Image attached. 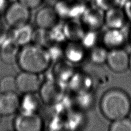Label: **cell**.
<instances>
[{"label":"cell","instance_id":"obj_21","mask_svg":"<svg viewBox=\"0 0 131 131\" xmlns=\"http://www.w3.org/2000/svg\"><path fill=\"white\" fill-rule=\"evenodd\" d=\"M21 105L25 112H35L38 108L39 101L33 95V93L26 94L22 102H21Z\"/></svg>","mask_w":131,"mask_h":131},{"label":"cell","instance_id":"obj_12","mask_svg":"<svg viewBox=\"0 0 131 131\" xmlns=\"http://www.w3.org/2000/svg\"><path fill=\"white\" fill-rule=\"evenodd\" d=\"M20 45L13 38H8L0 46V58L2 61L8 64L17 62L20 53Z\"/></svg>","mask_w":131,"mask_h":131},{"label":"cell","instance_id":"obj_8","mask_svg":"<svg viewBox=\"0 0 131 131\" xmlns=\"http://www.w3.org/2000/svg\"><path fill=\"white\" fill-rule=\"evenodd\" d=\"M109 67L116 72H123L129 69V56L123 49L110 50L106 62Z\"/></svg>","mask_w":131,"mask_h":131},{"label":"cell","instance_id":"obj_32","mask_svg":"<svg viewBox=\"0 0 131 131\" xmlns=\"http://www.w3.org/2000/svg\"><path fill=\"white\" fill-rule=\"evenodd\" d=\"M1 116L0 115V124H1Z\"/></svg>","mask_w":131,"mask_h":131},{"label":"cell","instance_id":"obj_28","mask_svg":"<svg viewBox=\"0 0 131 131\" xmlns=\"http://www.w3.org/2000/svg\"><path fill=\"white\" fill-rule=\"evenodd\" d=\"M8 8L6 5V0H0V12L2 10H6Z\"/></svg>","mask_w":131,"mask_h":131},{"label":"cell","instance_id":"obj_27","mask_svg":"<svg viewBox=\"0 0 131 131\" xmlns=\"http://www.w3.org/2000/svg\"><path fill=\"white\" fill-rule=\"evenodd\" d=\"M124 4V10L125 12L128 20L131 21V0H128Z\"/></svg>","mask_w":131,"mask_h":131},{"label":"cell","instance_id":"obj_1","mask_svg":"<svg viewBox=\"0 0 131 131\" xmlns=\"http://www.w3.org/2000/svg\"><path fill=\"white\" fill-rule=\"evenodd\" d=\"M100 106L103 115L113 121L128 116L131 111V101L124 91L112 89L102 95Z\"/></svg>","mask_w":131,"mask_h":131},{"label":"cell","instance_id":"obj_16","mask_svg":"<svg viewBox=\"0 0 131 131\" xmlns=\"http://www.w3.org/2000/svg\"><path fill=\"white\" fill-rule=\"evenodd\" d=\"M86 50L80 41H71L64 49V54L70 63H79L85 58Z\"/></svg>","mask_w":131,"mask_h":131},{"label":"cell","instance_id":"obj_20","mask_svg":"<svg viewBox=\"0 0 131 131\" xmlns=\"http://www.w3.org/2000/svg\"><path fill=\"white\" fill-rule=\"evenodd\" d=\"M98 31H86L81 43L86 49H90L98 45L99 39Z\"/></svg>","mask_w":131,"mask_h":131},{"label":"cell","instance_id":"obj_4","mask_svg":"<svg viewBox=\"0 0 131 131\" xmlns=\"http://www.w3.org/2000/svg\"><path fill=\"white\" fill-rule=\"evenodd\" d=\"M105 13L96 5L87 7L81 16L86 31H98L105 24Z\"/></svg>","mask_w":131,"mask_h":131},{"label":"cell","instance_id":"obj_3","mask_svg":"<svg viewBox=\"0 0 131 131\" xmlns=\"http://www.w3.org/2000/svg\"><path fill=\"white\" fill-rule=\"evenodd\" d=\"M30 17V9L19 1L14 2L8 6L5 12L6 22L13 28L28 24Z\"/></svg>","mask_w":131,"mask_h":131},{"label":"cell","instance_id":"obj_26","mask_svg":"<svg viewBox=\"0 0 131 131\" xmlns=\"http://www.w3.org/2000/svg\"><path fill=\"white\" fill-rule=\"evenodd\" d=\"M44 0H18L20 3L29 9H34L40 6Z\"/></svg>","mask_w":131,"mask_h":131},{"label":"cell","instance_id":"obj_29","mask_svg":"<svg viewBox=\"0 0 131 131\" xmlns=\"http://www.w3.org/2000/svg\"><path fill=\"white\" fill-rule=\"evenodd\" d=\"M129 69L131 70V55L129 56Z\"/></svg>","mask_w":131,"mask_h":131},{"label":"cell","instance_id":"obj_23","mask_svg":"<svg viewBox=\"0 0 131 131\" xmlns=\"http://www.w3.org/2000/svg\"><path fill=\"white\" fill-rule=\"evenodd\" d=\"M93 94L90 92L83 93L81 94H77L76 104L79 109L81 110H87L90 109L93 104Z\"/></svg>","mask_w":131,"mask_h":131},{"label":"cell","instance_id":"obj_11","mask_svg":"<svg viewBox=\"0 0 131 131\" xmlns=\"http://www.w3.org/2000/svg\"><path fill=\"white\" fill-rule=\"evenodd\" d=\"M21 106V101L15 92L2 93L0 95V115L8 116L15 114Z\"/></svg>","mask_w":131,"mask_h":131},{"label":"cell","instance_id":"obj_14","mask_svg":"<svg viewBox=\"0 0 131 131\" xmlns=\"http://www.w3.org/2000/svg\"><path fill=\"white\" fill-rule=\"evenodd\" d=\"M70 86L76 94L90 92L93 86V81L89 75L84 72L74 73L70 79Z\"/></svg>","mask_w":131,"mask_h":131},{"label":"cell","instance_id":"obj_24","mask_svg":"<svg viewBox=\"0 0 131 131\" xmlns=\"http://www.w3.org/2000/svg\"><path fill=\"white\" fill-rule=\"evenodd\" d=\"M109 130L111 131H131V120L127 117L112 121Z\"/></svg>","mask_w":131,"mask_h":131},{"label":"cell","instance_id":"obj_30","mask_svg":"<svg viewBox=\"0 0 131 131\" xmlns=\"http://www.w3.org/2000/svg\"><path fill=\"white\" fill-rule=\"evenodd\" d=\"M129 39H130V43H131V31H130V34H129Z\"/></svg>","mask_w":131,"mask_h":131},{"label":"cell","instance_id":"obj_19","mask_svg":"<svg viewBox=\"0 0 131 131\" xmlns=\"http://www.w3.org/2000/svg\"><path fill=\"white\" fill-rule=\"evenodd\" d=\"M107 49L104 46H95L90 49V57L91 60L96 64H101L106 62L107 55Z\"/></svg>","mask_w":131,"mask_h":131},{"label":"cell","instance_id":"obj_22","mask_svg":"<svg viewBox=\"0 0 131 131\" xmlns=\"http://www.w3.org/2000/svg\"><path fill=\"white\" fill-rule=\"evenodd\" d=\"M17 90L16 78L11 75H6L0 81V92L1 93L15 92Z\"/></svg>","mask_w":131,"mask_h":131},{"label":"cell","instance_id":"obj_31","mask_svg":"<svg viewBox=\"0 0 131 131\" xmlns=\"http://www.w3.org/2000/svg\"><path fill=\"white\" fill-rule=\"evenodd\" d=\"M128 1V0H121V1H122V2H124H124H125L126 1Z\"/></svg>","mask_w":131,"mask_h":131},{"label":"cell","instance_id":"obj_15","mask_svg":"<svg viewBox=\"0 0 131 131\" xmlns=\"http://www.w3.org/2000/svg\"><path fill=\"white\" fill-rule=\"evenodd\" d=\"M86 32L81 21L72 20L64 25V36L70 41H81Z\"/></svg>","mask_w":131,"mask_h":131},{"label":"cell","instance_id":"obj_5","mask_svg":"<svg viewBox=\"0 0 131 131\" xmlns=\"http://www.w3.org/2000/svg\"><path fill=\"white\" fill-rule=\"evenodd\" d=\"M14 127L18 131H40L43 128V121L36 112H24L16 117Z\"/></svg>","mask_w":131,"mask_h":131},{"label":"cell","instance_id":"obj_17","mask_svg":"<svg viewBox=\"0 0 131 131\" xmlns=\"http://www.w3.org/2000/svg\"><path fill=\"white\" fill-rule=\"evenodd\" d=\"M15 29L12 38L20 46H25L28 44L32 39L34 32L31 27L28 25L16 28Z\"/></svg>","mask_w":131,"mask_h":131},{"label":"cell","instance_id":"obj_2","mask_svg":"<svg viewBox=\"0 0 131 131\" xmlns=\"http://www.w3.org/2000/svg\"><path fill=\"white\" fill-rule=\"evenodd\" d=\"M52 58L38 44H27L20 50L17 62L23 71L39 74L48 69Z\"/></svg>","mask_w":131,"mask_h":131},{"label":"cell","instance_id":"obj_18","mask_svg":"<svg viewBox=\"0 0 131 131\" xmlns=\"http://www.w3.org/2000/svg\"><path fill=\"white\" fill-rule=\"evenodd\" d=\"M56 75L59 81H69L74 74V69L70 62H60L56 66Z\"/></svg>","mask_w":131,"mask_h":131},{"label":"cell","instance_id":"obj_25","mask_svg":"<svg viewBox=\"0 0 131 131\" xmlns=\"http://www.w3.org/2000/svg\"><path fill=\"white\" fill-rule=\"evenodd\" d=\"M95 5L105 12L109 9L119 7L122 1L121 0H95Z\"/></svg>","mask_w":131,"mask_h":131},{"label":"cell","instance_id":"obj_10","mask_svg":"<svg viewBox=\"0 0 131 131\" xmlns=\"http://www.w3.org/2000/svg\"><path fill=\"white\" fill-rule=\"evenodd\" d=\"M127 36L122 29H109L102 36V42L107 50L122 48L125 44Z\"/></svg>","mask_w":131,"mask_h":131},{"label":"cell","instance_id":"obj_6","mask_svg":"<svg viewBox=\"0 0 131 131\" xmlns=\"http://www.w3.org/2000/svg\"><path fill=\"white\" fill-rule=\"evenodd\" d=\"M40 94L44 104L54 105L59 102L62 98L63 89L59 81L49 80L41 85Z\"/></svg>","mask_w":131,"mask_h":131},{"label":"cell","instance_id":"obj_7","mask_svg":"<svg viewBox=\"0 0 131 131\" xmlns=\"http://www.w3.org/2000/svg\"><path fill=\"white\" fill-rule=\"evenodd\" d=\"M17 89L24 94H31L37 92L41 86L38 74L23 71L16 78Z\"/></svg>","mask_w":131,"mask_h":131},{"label":"cell","instance_id":"obj_9","mask_svg":"<svg viewBox=\"0 0 131 131\" xmlns=\"http://www.w3.org/2000/svg\"><path fill=\"white\" fill-rule=\"evenodd\" d=\"M59 17V16L55 9L46 6L37 12L35 16V23L40 29L50 30L58 24Z\"/></svg>","mask_w":131,"mask_h":131},{"label":"cell","instance_id":"obj_13","mask_svg":"<svg viewBox=\"0 0 131 131\" xmlns=\"http://www.w3.org/2000/svg\"><path fill=\"white\" fill-rule=\"evenodd\" d=\"M128 20L124 9L119 7L105 11V24L110 29H122Z\"/></svg>","mask_w":131,"mask_h":131}]
</instances>
